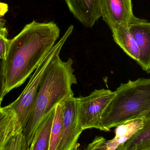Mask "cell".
<instances>
[{
	"label": "cell",
	"mask_w": 150,
	"mask_h": 150,
	"mask_svg": "<svg viewBox=\"0 0 150 150\" xmlns=\"http://www.w3.org/2000/svg\"><path fill=\"white\" fill-rule=\"evenodd\" d=\"M74 61H63L58 55L45 74L34 107L23 131L30 147L40 124L46 115L67 98L74 97L72 86L77 83L74 74Z\"/></svg>",
	"instance_id": "7a4b0ae2"
},
{
	"label": "cell",
	"mask_w": 150,
	"mask_h": 150,
	"mask_svg": "<svg viewBox=\"0 0 150 150\" xmlns=\"http://www.w3.org/2000/svg\"><path fill=\"white\" fill-rule=\"evenodd\" d=\"M23 131L16 116L9 105L0 107V150L18 132Z\"/></svg>",
	"instance_id": "30bf717a"
},
{
	"label": "cell",
	"mask_w": 150,
	"mask_h": 150,
	"mask_svg": "<svg viewBox=\"0 0 150 150\" xmlns=\"http://www.w3.org/2000/svg\"><path fill=\"white\" fill-rule=\"evenodd\" d=\"M60 33L54 22L33 20L10 40L4 60L5 95L22 85L35 71L56 44Z\"/></svg>",
	"instance_id": "6da1fadb"
},
{
	"label": "cell",
	"mask_w": 150,
	"mask_h": 150,
	"mask_svg": "<svg viewBox=\"0 0 150 150\" xmlns=\"http://www.w3.org/2000/svg\"><path fill=\"white\" fill-rule=\"evenodd\" d=\"M8 31L0 33V59L5 60L8 52L10 40L8 38Z\"/></svg>",
	"instance_id": "ac0fdd59"
},
{
	"label": "cell",
	"mask_w": 150,
	"mask_h": 150,
	"mask_svg": "<svg viewBox=\"0 0 150 150\" xmlns=\"http://www.w3.org/2000/svg\"><path fill=\"white\" fill-rule=\"evenodd\" d=\"M55 108L47 114L40 122L29 150H49L51 130L55 115Z\"/></svg>",
	"instance_id": "4fadbf2b"
},
{
	"label": "cell",
	"mask_w": 150,
	"mask_h": 150,
	"mask_svg": "<svg viewBox=\"0 0 150 150\" xmlns=\"http://www.w3.org/2000/svg\"><path fill=\"white\" fill-rule=\"evenodd\" d=\"M29 146L23 131L17 133L2 150H29Z\"/></svg>",
	"instance_id": "2e32d148"
},
{
	"label": "cell",
	"mask_w": 150,
	"mask_h": 150,
	"mask_svg": "<svg viewBox=\"0 0 150 150\" xmlns=\"http://www.w3.org/2000/svg\"><path fill=\"white\" fill-rule=\"evenodd\" d=\"M144 119L132 120L116 127L115 136L112 140L108 141V148L110 150H115L120 145L125 144L142 128Z\"/></svg>",
	"instance_id": "7c38bea8"
},
{
	"label": "cell",
	"mask_w": 150,
	"mask_h": 150,
	"mask_svg": "<svg viewBox=\"0 0 150 150\" xmlns=\"http://www.w3.org/2000/svg\"><path fill=\"white\" fill-rule=\"evenodd\" d=\"M71 13L84 26L93 27L100 18V0H64Z\"/></svg>",
	"instance_id": "9c48e42d"
},
{
	"label": "cell",
	"mask_w": 150,
	"mask_h": 150,
	"mask_svg": "<svg viewBox=\"0 0 150 150\" xmlns=\"http://www.w3.org/2000/svg\"><path fill=\"white\" fill-rule=\"evenodd\" d=\"M108 141L103 137L96 136L86 147L85 150H112L107 146ZM114 150H127L125 144L118 147Z\"/></svg>",
	"instance_id": "e0dca14e"
},
{
	"label": "cell",
	"mask_w": 150,
	"mask_h": 150,
	"mask_svg": "<svg viewBox=\"0 0 150 150\" xmlns=\"http://www.w3.org/2000/svg\"><path fill=\"white\" fill-rule=\"evenodd\" d=\"M128 27L137 44L139 51L138 64L150 73V22L134 16Z\"/></svg>",
	"instance_id": "ba28073f"
},
{
	"label": "cell",
	"mask_w": 150,
	"mask_h": 150,
	"mask_svg": "<svg viewBox=\"0 0 150 150\" xmlns=\"http://www.w3.org/2000/svg\"><path fill=\"white\" fill-rule=\"evenodd\" d=\"M71 150H80L78 149V147H75V148H73Z\"/></svg>",
	"instance_id": "7402d4cb"
},
{
	"label": "cell",
	"mask_w": 150,
	"mask_h": 150,
	"mask_svg": "<svg viewBox=\"0 0 150 150\" xmlns=\"http://www.w3.org/2000/svg\"><path fill=\"white\" fill-rule=\"evenodd\" d=\"M8 31L5 26V21L4 19L0 18V33Z\"/></svg>",
	"instance_id": "44dd1931"
},
{
	"label": "cell",
	"mask_w": 150,
	"mask_h": 150,
	"mask_svg": "<svg viewBox=\"0 0 150 150\" xmlns=\"http://www.w3.org/2000/svg\"><path fill=\"white\" fill-rule=\"evenodd\" d=\"M73 25L69 26L60 40L56 43L49 53L33 72L28 84L19 97L9 105L16 114L22 130H24L32 112L36 98L45 74L52 64L74 30Z\"/></svg>",
	"instance_id": "277c9868"
},
{
	"label": "cell",
	"mask_w": 150,
	"mask_h": 150,
	"mask_svg": "<svg viewBox=\"0 0 150 150\" xmlns=\"http://www.w3.org/2000/svg\"><path fill=\"white\" fill-rule=\"evenodd\" d=\"M150 115V79L139 78L121 83L103 112L106 132L132 120Z\"/></svg>",
	"instance_id": "3957f363"
},
{
	"label": "cell",
	"mask_w": 150,
	"mask_h": 150,
	"mask_svg": "<svg viewBox=\"0 0 150 150\" xmlns=\"http://www.w3.org/2000/svg\"><path fill=\"white\" fill-rule=\"evenodd\" d=\"M62 103L63 131L57 150H71L79 146L78 141L83 130L79 119L76 98H67Z\"/></svg>",
	"instance_id": "8992f818"
},
{
	"label": "cell",
	"mask_w": 150,
	"mask_h": 150,
	"mask_svg": "<svg viewBox=\"0 0 150 150\" xmlns=\"http://www.w3.org/2000/svg\"><path fill=\"white\" fill-rule=\"evenodd\" d=\"M5 76L4 60L0 59V107L5 96Z\"/></svg>",
	"instance_id": "d6986e66"
},
{
	"label": "cell",
	"mask_w": 150,
	"mask_h": 150,
	"mask_svg": "<svg viewBox=\"0 0 150 150\" xmlns=\"http://www.w3.org/2000/svg\"><path fill=\"white\" fill-rule=\"evenodd\" d=\"M141 150H150V147H148V148H146V149H144Z\"/></svg>",
	"instance_id": "603a6c76"
},
{
	"label": "cell",
	"mask_w": 150,
	"mask_h": 150,
	"mask_svg": "<svg viewBox=\"0 0 150 150\" xmlns=\"http://www.w3.org/2000/svg\"><path fill=\"white\" fill-rule=\"evenodd\" d=\"M115 95L108 89H96L86 97L76 98L83 130L95 128L106 132L101 123L102 115Z\"/></svg>",
	"instance_id": "5b68a950"
},
{
	"label": "cell",
	"mask_w": 150,
	"mask_h": 150,
	"mask_svg": "<svg viewBox=\"0 0 150 150\" xmlns=\"http://www.w3.org/2000/svg\"><path fill=\"white\" fill-rule=\"evenodd\" d=\"M8 9V7L7 4L0 2V17L4 16Z\"/></svg>",
	"instance_id": "ffe728a7"
},
{
	"label": "cell",
	"mask_w": 150,
	"mask_h": 150,
	"mask_svg": "<svg viewBox=\"0 0 150 150\" xmlns=\"http://www.w3.org/2000/svg\"><path fill=\"white\" fill-rule=\"evenodd\" d=\"M134 16L132 0H100V18L110 30L128 25Z\"/></svg>",
	"instance_id": "52a82bcc"
},
{
	"label": "cell",
	"mask_w": 150,
	"mask_h": 150,
	"mask_svg": "<svg viewBox=\"0 0 150 150\" xmlns=\"http://www.w3.org/2000/svg\"><path fill=\"white\" fill-rule=\"evenodd\" d=\"M127 150H141L150 147V115L144 119V126L125 143Z\"/></svg>",
	"instance_id": "5bb4252c"
},
{
	"label": "cell",
	"mask_w": 150,
	"mask_h": 150,
	"mask_svg": "<svg viewBox=\"0 0 150 150\" xmlns=\"http://www.w3.org/2000/svg\"><path fill=\"white\" fill-rule=\"evenodd\" d=\"M111 30L115 42L125 53L138 63L139 49L128 25H119Z\"/></svg>",
	"instance_id": "8fae6325"
},
{
	"label": "cell",
	"mask_w": 150,
	"mask_h": 150,
	"mask_svg": "<svg viewBox=\"0 0 150 150\" xmlns=\"http://www.w3.org/2000/svg\"><path fill=\"white\" fill-rule=\"evenodd\" d=\"M63 109L62 102L56 106L50 134L49 150H57L63 131Z\"/></svg>",
	"instance_id": "9a60e30c"
}]
</instances>
